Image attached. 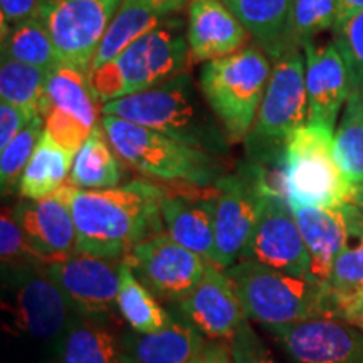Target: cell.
I'll use <instances>...</instances> for the list:
<instances>
[{
    "label": "cell",
    "instance_id": "cell-1",
    "mask_svg": "<svg viewBox=\"0 0 363 363\" xmlns=\"http://www.w3.org/2000/svg\"><path fill=\"white\" fill-rule=\"evenodd\" d=\"M163 197L162 184L140 179L104 190H81L69 184L78 252L125 261L136 244L163 233Z\"/></svg>",
    "mask_w": 363,
    "mask_h": 363
},
{
    "label": "cell",
    "instance_id": "cell-2",
    "mask_svg": "<svg viewBox=\"0 0 363 363\" xmlns=\"http://www.w3.org/2000/svg\"><path fill=\"white\" fill-rule=\"evenodd\" d=\"M101 113L160 131L220 158L229 153V140L189 71L155 88L104 103Z\"/></svg>",
    "mask_w": 363,
    "mask_h": 363
},
{
    "label": "cell",
    "instance_id": "cell-3",
    "mask_svg": "<svg viewBox=\"0 0 363 363\" xmlns=\"http://www.w3.org/2000/svg\"><path fill=\"white\" fill-rule=\"evenodd\" d=\"M44 267L2 272V328L21 360L52 363L56 352L78 318Z\"/></svg>",
    "mask_w": 363,
    "mask_h": 363
},
{
    "label": "cell",
    "instance_id": "cell-4",
    "mask_svg": "<svg viewBox=\"0 0 363 363\" xmlns=\"http://www.w3.org/2000/svg\"><path fill=\"white\" fill-rule=\"evenodd\" d=\"M190 66L187 22L163 21L89 74L98 101L104 104L165 83Z\"/></svg>",
    "mask_w": 363,
    "mask_h": 363
},
{
    "label": "cell",
    "instance_id": "cell-5",
    "mask_svg": "<svg viewBox=\"0 0 363 363\" xmlns=\"http://www.w3.org/2000/svg\"><path fill=\"white\" fill-rule=\"evenodd\" d=\"M225 274L246 316L266 328L333 318V294L321 281L298 278L249 259L227 267Z\"/></svg>",
    "mask_w": 363,
    "mask_h": 363
},
{
    "label": "cell",
    "instance_id": "cell-6",
    "mask_svg": "<svg viewBox=\"0 0 363 363\" xmlns=\"http://www.w3.org/2000/svg\"><path fill=\"white\" fill-rule=\"evenodd\" d=\"M101 125L116 155L148 179L165 184L214 185L225 175L220 157L160 131L111 115H103Z\"/></svg>",
    "mask_w": 363,
    "mask_h": 363
},
{
    "label": "cell",
    "instance_id": "cell-7",
    "mask_svg": "<svg viewBox=\"0 0 363 363\" xmlns=\"http://www.w3.org/2000/svg\"><path fill=\"white\" fill-rule=\"evenodd\" d=\"M333 140V130L318 125H303L288 140L274 187L289 206L342 208L352 203L357 184L337 165Z\"/></svg>",
    "mask_w": 363,
    "mask_h": 363
},
{
    "label": "cell",
    "instance_id": "cell-8",
    "mask_svg": "<svg viewBox=\"0 0 363 363\" xmlns=\"http://www.w3.org/2000/svg\"><path fill=\"white\" fill-rule=\"evenodd\" d=\"M271 72V59L257 44L201 67L197 84L230 145L244 143L252 130Z\"/></svg>",
    "mask_w": 363,
    "mask_h": 363
},
{
    "label": "cell",
    "instance_id": "cell-9",
    "mask_svg": "<svg viewBox=\"0 0 363 363\" xmlns=\"http://www.w3.org/2000/svg\"><path fill=\"white\" fill-rule=\"evenodd\" d=\"M301 49L294 48L272 61L269 84L252 130L244 140L247 162L278 167L286 143L308 121V94Z\"/></svg>",
    "mask_w": 363,
    "mask_h": 363
},
{
    "label": "cell",
    "instance_id": "cell-10",
    "mask_svg": "<svg viewBox=\"0 0 363 363\" xmlns=\"http://www.w3.org/2000/svg\"><path fill=\"white\" fill-rule=\"evenodd\" d=\"M216 185L219 187L216 208L217 266L227 269L242 259L259 220L266 194L274 184L264 167L246 162L233 174H225Z\"/></svg>",
    "mask_w": 363,
    "mask_h": 363
},
{
    "label": "cell",
    "instance_id": "cell-11",
    "mask_svg": "<svg viewBox=\"0 0 363 363\" xmlns=\"http://www.w3.org/2000/svg\"><path fill=\"white\" fill-rule=\"evenodd\" d=\"M123 0H39L35 13L51 35L61 65L91 74L94 57Z\"/></svg>",
    "mask_w": 363,
    "mask_h": 363
},
{
    "label": "cell",
    "instance_id": "cell-12",
    "mask_svg": "<svg viewBox=\"0 0 363 363\" xmlns=\"http://www.w3.org/2000/svg\"><path fill=\"white\" fill-rule=\"evenodd\" d=\"M99 104L86 72L57 66L45 81L44 130L62 148L76 153L99 125Z\"/></svg>",
    "mask_w": 363,
    "mask_h": 363
},
{
    "label": "cell",
    "instance_id": "cell-13",
    "mask_svg": "<svg viewBox=\"0 0 363 363\" xmlns=\"http://www.w3.org/2000/svg\"><path fill=\"white\" fill-rule=\"evenodd\" d=\"M125 262L153 296L175 306L197 288L207 267L203 257L180 246L167 233L136 244Z\"/></svg>",
    "mask_w": 363,
    "mask_h": 363
},
{
    "label": "cell",
    "instance_id": "cell-14",
    "mask_svg": "<svg viewBox=\"0 0 363 363\" xmlns=\"http://www.w3.org/2000/svg\"><path fill=\"white\" fill-rule=\"evenodd\" d=\"M121 262L74 252L48 262L44 271L61 289L76 315L113 320L118 311Z\"/></svg>",
    "mask_w": 363,
    "mask_h": 363
},
{
    "label": "cell",
    "instance_id": "cell-15",
    "mask_svg": "<svg viewBox=\"0 0 363 363\" xmlns=\"http://www.w3.org/2000/svg\"><path fill=\"white\" fill-rule=\"evenodd\" d=\"M271 269L311 279V257L284 195L272 187L266 194L259 220L249 239L242 259Z\"/></svg>",
    "mask_w": 363,
    "mask_h": 363
},
{
    "label": "cell",
    "instance_id": "cell-16",
    "mask_svg": "<svg viewBox=\"0 0 363 363\" xmlns=\"http://www.w3.org/2000/svg\"><path fill=\"white\" fill-rule=\"evenodd\" d=\"M162 219L165 233L180 246L217 266L216 208L217 185L167 184L162 185Z\"/></svg>",
    "mask_w": 363,
    "mask_h": 363
},
{
    "label": "cell",
    "instance_id": "cell-17",
    "mask_svg": "<svg viewBox=\"0 0 363 363\" xmlns=\"http://www.w3.org/2000/svg\"><path fill=\"white\" fill-rule=\"evenodd\" d=\"M291 363H363V331L337 318L267 328Z\"/></svg>",
    "mask_w": 363,
    "mask_h": 363
},
{
    "label": "cell",
    "instance_id": "cell-18",
    "mask_svg": "<svg viewBox=\"0 0 363 363\" xmlns=\"http://www.w3.org/2000/svg\"><path fill=\"white\" fill-rule=\"evenodd\" d=\"M27 242L40 259L51 262L78 252V233L69 203V182L40 201L22 199L12 208Z\"/></svg>",
    "mask_w": 363,
    "mask_h": 363
},
{
    "label": "cell",
    "instance_id": "cell-19",
    "mask_svg": "<svg viewBox=\"0 0 363 363\" xmlns=\"http://www.w3.org/2000/svg\"><path fill=\"white\" fill-rule=\"evenodd\" d=\"M308 94V125L333 130L343 103L350 96L353 81L350 69L335 43L303 45Z\"/></svg>",
    "mask_w": 363,
    "mask_h": 363
},
{
    "label": "cell",
    "instance_id": "cell-20",
    "mask_svg": "<svg viewBox=\"0 0 363 363\" xmlns=\"http://www.w3.org/2000/svg\"><path fill=\"white\" fill-rule=\"evenodd\" d=\"M177 310L208 340L230 342L247 321L225 269L208 261L201 283Z\"/></svg>",
    "mask_w": 363,
    "mask_h": 363
},
{
    "label": "cell",
    "instance_id": "cell-21",
    "mask_svg": "<svg viewBox=\"0 0 363 363\" xmlns=\"http://www.w3.org/2000/svg\"><path fill=\"white\" fill-rule=\"evenodd\" d=\"M251 35L222 0H190L187 40L190 66L206 65L239 52Z\"/></svg>",
    "mask_w": 363,
    "mask_h": 363
},
{
    "label": "cell",
    "instance_id": "cell-22",
    "mask_svg": "<svg viewBox=\"0 0 363 363\" xmlns=\"http://www.w3.org/2000/svg\"><path fill=\"white\" fill-rule=\"evenodd\" d=\"M207 338L179 311L165 328L153 333L121 335L123 363H194Z\"/></svg>",
    "mask_w": 363,
    "mask_h": 363
},
{
    "label": "cell",
    "instance_id": "cell-23",
    "mask_svg": "<svg viewBox=\"0 0 363 363\" xmlns=\"http://www.w3.org/2000/svg\"><path fill=\"white\" fill-rule=\"evenodd\" d=\"M311 257V279L326 283L338 254L352 238L342 208L289 206Z\"/></svg>",
    "mask_w": 363,
    "mask_h": 363
},
{
    "label": "cell",
    "instance_id": "cell-24",
    "mask_svg": "<svg viewBox=\"0 0 363 363\" xmlns=\"http://www.w3.org/2000/svg\"><path fill=\"white\" fill-rule=\"evenodd\" d=\"M246 27L254 44L269 59L294 49L291 39L293 0H222ZM299 49V48H298Z\"/></svg>",
    "mask_w": 363,
    "mask_h": 363
},
{
    "label": "cell",
    "instance_id": "cell-25",
    "mask_svg": "<svg viewBox=\"0 0 363 363\" xmlns=\"http://www.w3.org/2000/svg\"><path fill=\"white\" fill-rule=\"evenodd\" d=\"M52 363H123L121 335L111 320L78 316L59 345Z\"/></svg>",
    "mask_w": 363,
    "mask_h": 363
},
{
    "label": "cell",
    "instance_id": "cell-26",
    "mask_svg": "<svg viewBox=\"0 0 363 363\" xmlns=\"http://www.w3.org/2000/svg\"><path fill=\"white\" fill-rule=\"evenodd\" d=\"M74 152L62 148L44 130L33 157L27 163L19 184V195L29 201H40L57 192L69 180Z\"/></svg>",
    "mask_w": 363,
    "mask_h": 363
},
{
    "label": "cell",
    "instance_id": "cell-27",
    "mask_svg": "<svg viewBox=\"0 0 363 363\" xmlns=\"http://www.w3.org/2000/svg\"><path fill=\"white\" fill-rule=\"evenodd\" d=\"M167 19L170 17H167L152 0H123L104 34L91 72L106 65L136 39L143 38Z\"/></svg>",
    "mask_w": 363,
    "mask_h": 363
},
{
    "label": "cell",
    "instance_id": "cell-28",
    "mask_svg": "<svg viewBox=\"0 0 363 363\" xmlns=\"http://www.w3.org/2000/svg\"><path fill=\"white\" fill-rule=\"evenodd\" d=\"M120 160L99 123L76 152L69 184L81 190L115 189L123 179Z\"/></svg>",
    "mask_w": 363,
    "mask_h": 363
},
{
    "label": "cell",
    "instance_id": "cell-29",
    "mask_svg": "<svg viewBox=\"0 0 363 363\" xmlns=\"http://www.w3.org/2000/svg\"><path fill=\"white\" fill-rule=\"evenodd\" d=\"M120 293L118 313L136 333H153L170 323L174 313L167 311L153 293L135 276L123 261L120 266Z\"/></svg>",
    "mask_w": 363,
    "mask_h": 363
},
{
    "label": "cell",
    "instance_id": "cell-30",
    "mask_svg": "<svg viewBox=\"0 0 363 363\" xmlns=\"http://www.w3.org/2000/svg\"><path fill=\"white\" fill-rule=\"evenodd\" d=\"M2 57L40 67L45 72L61 66L48 27L38 13L2 30Z\"/></svg>",
    "mask_w": 363,
    "mask_h": 363
},
{
    "label": "cell",
    "instance_id": "cell-31",
    "mask_svg": "<svg viewBox=\"0 0 363 363\" xmlns=\"http://www.w3.org/2000/svg\"><path fill=\"white\" fill-rule=\"evenodd\" d=\"M333 155L352 184H363V94L353 86L333 140Z\"/></svg>",
    "mask_w": 363,
    "mask_h": 363
},
{
    "label": "cell",
    "instance_id": "cell-32",
    "mask_svg": "<svg viewBox=\"0 0 363 363\" xmlns=\"http://www.w3.org/2000/svg\"><path fill=\"white\" fill-rule=\"evenodd\" d=\"M48 74L40 67L2 57L0 66V96L24 108L35 116H43Z\"/></svg>",
    "mask_w": 363,
    "mask_h": 363
},
{
    "label": "cell",
    "instance_id": "cell-33",
    "mask_svg": "<svg viewBox=\"0 0 363 363\" xmlns=\"http://www.w3.org/2000/svg\"><path fill=\"white\" fill-rule=\"evenodd\" d=\"M44 133V118L35 116L6 148L0 158V184L2 195L19 192V184L27 163Z\"/></svg>",
    "mask_w": 363,
    "mask_h": 363
},
{
    "label": "cell",
    "instance_id": "cell-34",
    "mask_svg": "<svg viewBox=\"0 0 363 363\" xmlns=\"http://www.w3.org/2000/svg\"><path fill=\"white\" fill-rule=\"evenodd\" d=\"M337 21V0H293V44L303 49V45L315 39L318 34L333 29Z\"/></svg>",
    "mask_w": 363,
    "mask_h": 363
},
{
    "label": "cell",
    "instance_id": "cell-35",
    "mask_svg": "<svg viewBox=\"0 0 363 363\" xmlns=\"http://www.w3.org/2000/svg\"><path fill=\"white\" fill-rule=\"evenodd\" d=\"M0 259L2 272L21 271L26 267H44L48 264L29 246L21 225L13 219L12 211H4L0 217Z\"/></svg>",
    "mask_w": 363,
    "mask_h": 363
},
{
    "label": "cell",
    "instance_id": "cell-36",
    "mask_svg": "<svg viewBox=\"0 0 363 363\" xmlns=\"http://www.w3.org/2000/svg\"><path fill=\"white\" fill-rule=\"evenodd\" d=\"M358 240L357 246L345 247L331 267L326 284L333 294V303L363 288V239Z\"/></svg>",
    "mask_w": 363,
    "mask_h": 363
},
{
    "label": "cell",
    "instance_id": "cell-37",
    "mask_svg": "<svg viewBox=\"0 0 363 363\" xmlns=\"http://www.w3.org/2000/svg\"><path fill=\"white\" fill-rule=\"evenodd\" d=\"M333 38L350 69L353 86H360L363 79V9L338 21L333 27Z\"/></svg>",
    "mask_w": 363,
    "mask_h": 363
},
{
    "label": "cell",
    "instance_id": "cell-38",
    "mask_svg": "<svg viewBox=\"0 0 363 363\" xmlns=\"http://www.w3.org/2000/svg\"><path fill=\"white\" fill-rule=\"evenodd\" d=\"M230 353L234 363H278L247 321L230 340Z\"/></svg>",
    "mask_w": 363,
    "mask_h": 363
},
{
    "label": "cell",
    "instance_id": "cell-39",
    "mask_svg": "<svg viewBox=\"0 0 363 363\" xmlns=\"http://www.w3.org/2000/svg\"><path fill=\"white\" fill-rule=\"evenodd\" d=\"M40 116V115H39ZM35 118L30 111L9 101H0V152Z\"/></svg>",
    "mask_w": 363,
    "mask_h": 363
},
{
    "label": "cell",
    "instance_id": "cell-40",
    "mask_svg": "<svg viewBox=\"0 0 363 363\" xmlns=\"http://www.w3.org/2000/svg\"><path fill=\"white\" fill-rule=\"evenodd\" d=\"M333 318L347 321V323L357 326L358 330L363 331V288L350 294V296L338 299L335 303Z\"/></svg>",
    "mask_w": 363,
    "mask_h": 363
},
{
    "label": "cell",
    "instance_id": "cell-41",
    "mask_svg": "<svg viewBox=\"0 0 363 363\" xmlns=\"http://www.w3.org/2000/svg\"><path fill=\"white\" fill-rule=\"evenodd\" d=\"M39 0H0V16H2V30L17 22L34 16Z\"/></svg>",
    "mask_w": 363,
    "mask_h": 363
},
{
    "label": "cell",
    "instance_id": "cell-42",
    "mask_svg": "<svg viewBox=\"0 0 363 363\" xmlns=\"http://www.w3.org/2000/svg\"><path fill=\"white\" fill-rule=\"evenodd\" d=\"M194 363H234L233 353H230V342L211 340Z\"/></svg>",
    "mask_w": 363,
    "mask_h": 363
},
{
    "label": "cell",
    "instance_id": "cell-43",
    "mask_svg": "<svg viewBox=\"0 0 363 363\" xmlns=\"http://www.w3.org/2000/svg\"><path fill=\"white\" fill-rule=\"evenodd\" d=\"M345 219H347L348 230H350L352 238L363 239V212L360 208L353 206V203H347L343 206Z\"/></svg>",
    "mask_w": 363,
    "mask_h": 363
},
{
    "label": "cell",
    "instance_id": "cell-44",
    "mask_svg": "<svg viewBox=\"0 0 363 363\" xmlns=\"http://www.w3.org/2000/svg\"><path fill=\"white\" fill-rule=\"evenodd\" d=\"M152 2L155 4L167 17H174L180 16V12L189 7L190 0H152Z\"/></svg>",
    "mask_w": 363,
    "mask_h": 363
},
{
    "label": "cell",
    "instance_id": "cell-45",
    "mask_svg": "<svg viewBox=\"0 0 363 363\" xmlns=\"http://www.w3.org/2000/svg\"><path fill=\"white\" fill-rule=\"evenodd\" d=\"M337 6H338V21H342L345 17L362 11L363 0H337Z\"/></svg>",
    "mask_w": 363,
    "mask_h": 363
},
{
    "label": "cell",
    "instance_id": "cell-46",
    "mask_svg": "<svg viewBox=\"0 0 363 363\" xmlns=\"http://www.w3.org/2000/svg\"><path fill=\"white\" fill-rule=\"evenodd\" d=\"M352 203L363 212V184H357L355 194H353V199H352Z\"/></svg>",
    "mask_w": 363,
    "mask_h": 363
},
{
    "label": "cell",
    "instance_id": "cell-47",
    "mask_svg": "<svg viewBox=\"0 0 363 363\" xmlns=\"http://www.w3.org/2000/svg\"><path fill=\"white\" fill-rule=\"evenodd\" d=\"M360 88H362V94H363V79H362V84H360Z\"/></svg>",
    "mask_w": 363,
    "mask_h": 363
}]
</instances>
